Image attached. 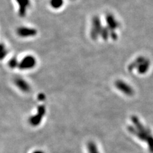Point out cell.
<instances>
[{
    "label": "cell",
    "mask_w": 153,
    "mask_h": 153,
    "mask_svg": "<svg viewBox=\"0 0 153 153\" xmlns=\"http://www.w3.org/2000/svg\"><path fill=\"white\" fill-rule=\"evenodd\" d=\"M131 121L134 126H129L128 130L130 133L135 135L139 139L148 142L149 149L153 152V138L149 129L145 128L136 116L131 117Z\"/></svg>",
    "instance_id": "6da1fadb"
},
{
    "label": "cell",
    "mask_w": 153,
    "mask_h": 153,
    "mask_svg": "<svg viewBox=\"0 0 153 153\" xmlns=\"http://www.w3.org/2000/svg\"><path fill=\"white\" fill-rule=\"evenodd\" d=\"M105 20L106 26H107L110 31V38L114 40H116L118 38V35L116 33V30L120 26L119 23L111 13L106 14L105 17Z\"/></svg>",
    "instance_id": "7a4b0ae2"
},
{
    "label": "cell",
    "mask_w": 153,
    "mask_h": 153,
    "mask_svg": "<svg viewBox=\"0 0 153 153\" xmlns=\"http://www.w3.org/2000/svg\"><path fill=\"white\" fill-rule=\"evenodd\" d=\"M100 18L98 16H94L92 19V25L90 31V37L93 40H96L100 37L102 28Z\"/></svg>",
    "instance_id": "3957f363"
},
{
    "label": "cell",
    "mask_w": 153,
    "mask_h": 153,
    "mask_svg": "<svg viewBox=\"0 0 153 153\" xmlns=\"http://www.w3.org/2000/svg\"><path fill=\"white\" fill-rule=\"evenodd\" d=\"M37 64V60L33 56L28 55L19 62V68L21 70H27L33 68Z\"/></svg>",
    "instance_id": "277c9868"
},
{
    "label": "cell",
    "mask_w": 153,
    "mask_h": 153,
    "mask_svg": "<svg viewBox=\"0 0 153 153\" xmlns=\"http://www.w3.org/2000/svg\"><path fill=\"white\" fill-rule=\"evenodd\" d=\"M45 114V108L44 105H39L37 109V114L35 116H31L29 122L33 126H37L40 124L42 118Z\"/></svg>",
    "instance_id": "5b68a950"
},
{
    "label": "cell",
    "mask_w": 153,
    "mask_h": 153,
    "mask_svg": "<svg viewBox=\"0 0 153 153\" xmlns=\"http://www.w3.org/2000/svg\"><path fill=\"white\" fill-rule=\"evenodd\" d=\"M38 31L36 29L30 27H20L17 30V34L20 37L22 38H29L36 36Z\"/></svg>",
    "instance_id": "8992f818"
},
{
    "label": "cell",
    "mask_w": 153,
    "mask_h": 153,
    "mask_svg": "<svg viewBox=\"0 0 153 153\" xmlns=\"http://www.w3.org/2000/svg\"><path fill=\"white\" fill-rule=\"evenodd\" d=\"M115 86L117 90H119L120 91L123 92L124 94L128 96H131L133 94V90L132 87L123 80H116L115 82Z\"/></svg>",
    "instance_id": "52a82bcc"
},
{
    "label": "cell",
    "mask_w": 153,
    "mask_h": 153,
    "mask_svg": "<svg viewBox=\"0 0 153 153\" xmlns=\"http://www.w3.org/2000/svg\"><path fill=\"white\" fill-rule=\"evenodd\" d=\"M19 6V15L21 17L26 16L27 9L29 8L31 2L30 0H16Z\"/></svg>",
    "instance_id": "ba28073f"
},
{
    "label": "cell",
    "mask_w": 153,
    "mask_h": 153,
    "mask_svg": "<svg viewBox=\"0 0 153 153\" xmlns=\"http://www.w3.org/2000/svg\"><path fill=\"white\" fill-rule=\"evenodd\" d=\"M14 83L16 86L18 87L20 90L24 92H28L30 91V86L26 80H24L22 78L17 77L14 80Z\"/></svg>",
    "instance_id": "9c48e42d"
},
{
    "label": "cell",
    "mask_w": 153,
    "mask_h": 153,
    "mask_svg": "<svg viewBox=\"0 0 153 153\" xmlns=\"http://www.w3.org/2000/svg\"><path fill=\"white\" fill-rule=\"evenodd\" d=\"M151 65V62L149 61V59L145 58V59L142 61L140 65L137 67V71L140 74H145V73L147 72V71L149 70V68H150Z\"/></svg>",
    "instance_id": "30bf717a"
},
{
    "label": "cell",
    "mask_w": 153,
    "mask_h": 153,
    "mask_svg": "<svg viewBox=\"0 0 153 153\" xmlns=\"http://www.w3.org/2000/svg\"><path fill=\"white\" fill-rule=\"evenodd\" d=\"M145 58H144V57H143V56L138 57L136 59L134 60L132 63H131L130 64L128 67V69L130 72H131V71L137 69V67L140 65V64L144 61Z\"/></svg>",
    "instance_id": "8fae6325"
},
{
    "label": "cell",
    "mask_w": 153,
    "mask_h": 153,
    "mask_svg": "<svg viewBox=\"0 0 153 153\" xmlns=\"http://www.w3.org/2000/svg\"><path fill=\"white\" fill-rule=\"evenodd\" d=\"M63 0H50V5L54 9H59L63 5Z\"/></svg>",
    "instance_id": "7c38bea8"
},
{
    "label": "cell",
    "mask_w": 153,
    "mask_h": 153,
    "mask_svg": "<svg viewBox=\"0 0 153 153\" xmlns=\"http://www.w3.org/2000/svg\"><path fill=\"white\" fill-rule=\"evenodd\" d=\"M100 37L103 38V40L105 41L107 40L109 37H110V31L107 26L103 27L100 33Z\"/></svg>",
    "instance_id": "4fadbf2b"
},
{
    "label": "cell",
    "mask_w": 153,
    "mask_h": 153,
    "mask_svg": "<svg viewBox=\"0 0 153 153\" xmlns=\"http://www.w3.org/2000/svg\"><path fill=\"white\" fill-rule=\"evenodd\" d=\"M89 153H99L97 145L93 142H90L87 144Z\"/></svg>",
    "instance_id": "5bb4252c"
},
{
    "label": "cell",
    "mask_w": 153,
    "mask_h": 153,
    "mask_svg": "<svg viewBox=\"0 0 153 153\" xmlns=\"http://www.w3.org/2000/svg\"><path fill=\"white\" fill-rule=\"evenodd\" d=\"M19 62L16 57H13L11 59H10V61H8V66L11 68H15L19 67Z\"/></svg>",
    "instance_id": "9a60e30c"
},
{
    "label": "cell",
    "mask_w": 153,
    "mask_h": 153,
    "mask_svg": "<svg viewBox=\"0 0 153 153\" xmlns=\"http://www.w3.org/2000/svg\"><path fill=\"white\" fill-rule=\"evenodd\" d=\"M8 50L6 49L5 46L2 44L1 45V59H4L6 56V55L8 54Z\"/></svg>",
    "instance_id": "2e32d148"
},
{
    "label": "cell",
    "mask_w": 153,
    "mask_h": 153,
    "mask_svg": "<svg viewBox=\"0 0 153 153\" xmlns=\"http://www.w3.org/2000/svg\"><path fill=\"white\" fill-rule=\"evenodd\" d=\"M38 98L39 100H40V101H42V100H44V99L45 98V95L44 94H39V95L38 96Z\"/></svg>",
    "instance_id": "e0dca14e"
},
{
    "label": "cell",
    "mask_w": 153,
    "mask_h": 153,
    "mask_svg": "<svg viewBox=\"0 0 153 153\" xmlns=\"http://www.w3.org/2000/svg\"><path fill=\"white\" fill-rule=\"evenodd\" d=\"M33 153H44V152L42 151H35Z\"/></svg>",
    "instance_id": "ac0fdd59"
}]
</instances>
